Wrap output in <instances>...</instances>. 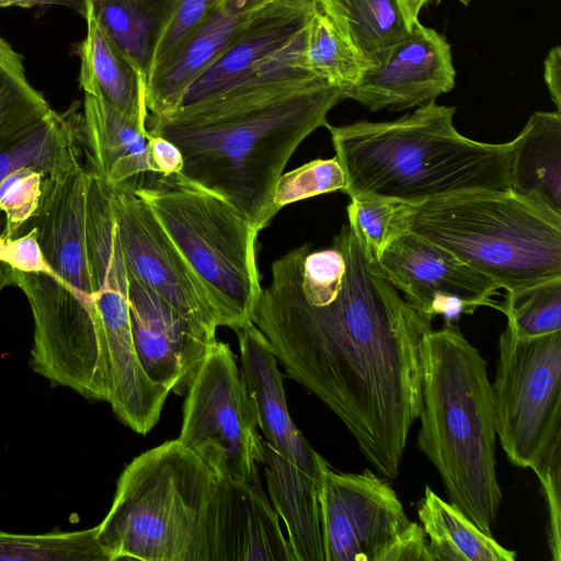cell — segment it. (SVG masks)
Masks as SVG:
<instances>
[{
	"label": "cell",
	"instance_id": "7bdbcfd3",
	"mask_svg": "<svg viewBox=\"0 0 561 561\" xmlns=\"http://www.w3.org/2000/svg\"><path fill=\"white\" fill-rule=\"evenodd\" d=\"M22 0H0V8H7L11 5L19 7Z\"/></svg>",
	"mask_w": 561,
	"mask_h": 561
},
{
	"label": "cell",
	"instance_id": "30bf717a",
	"mask_svg": "<svg viewBox=\"0 0 561 561\" xmlns=\"http://www.w3.org/2000/svg\"><path fill=\"white\" fill-rule=\"evenodd\" d=\"M34 320L30 366L55 386L108 401L107 350L95 307L81 301L57 275L14 270Z\"/></svg>",
	"mask_w": 561,
	"mask_h": 561
},
{
	"label": "cell",
	"instance_id": "4dcf8cb0",
	"mask_svg": "<svg viewBox=\"0 0 561 561\" xmlns=\"http://www.w3.org/2000/svg\"><path fill=\"white\" fill-rule=\"evenodd\" d=\"M499 310L517 336H539L561 331V277L506 293Z\"/></svg>",
	"mask_w": 561,
	"mask_h": 561
},
{
	"label": "cell",
	"instance_id": "3957f363",
	"mask_svg": "<svg viewBox=\"0 0 561 561\" xmlns=\"http://www.w3.org/2000/svg\"><path fill=\"white\" fill-rule=\"evenodd\" d=\"M454 106L435 101L390 122L325 127L346 179L343 193L416 205L474 191H508L513 142L461 135Z\"/></svg>",
	"mask_w": 561,
	"mask_h": 561
},
{
	"label": "cell",
	"instance_id": "5b68a950",
	"mask_svg": "<svg viewBox=\"0 0 561 561\" xmlns=\"http://www.w3.org/2000/svg\"><path fill=\"white\" fill-rule=\"evenodd\" d=\"M216 474L179 439L135 457L96 526L110 561H213Z\"/></svg>",
	"mask_w": 561,
	"mask_h": 561
},
{
	"label": "cell",
	"instance_id": "277c9868",
	"mask_svg": "<svg viewBox=\"0 0 561 561\" xmlns=\"http://www.w3.org/2000/svg\"><path fill=\"white\" fill-rule=\"evenodd\" d=\"M486 368L458 325L446 323L424 334L417 446L440 476L449 502L492 536L502 491Z\"/></svg>",
	"mask_w": 561,
	"mask_h": 561
},
{
	"label": "cell",
	"instance_id": "6da1fadb",
	"mask_svg": "<svg viewBox=\"0 0 561 561\" xmlns=\"http://www.w3.org/2000/svg\"><path fill=\"white\" fill-rule=\"evenodd\" d=\"M272 264L253 323L288 376L344 424L378 473L399 476L421 407V346L431 320L385 277L354 218L332 247Z\"/></svg>",
	"mask_w": 561,
	"mask_h": 561
},
{
	"label": "cell",
	"instance_id": "9c48e42d",
	"mask_svg": "<svg viewBox=\"0 0 561 561\" xmlns=\"http://www.w3.org/2000/svg\"><path fill=\"white\" fill-rule=\"evenodd\" d=\"M320 506L325 561H433L422 526L370 469L341 472L324 460Z\"/></svg>",
	"mask_w": 561,
	"mask_h": 561
},
{
	"label": "cell",
	"instance_id": "52a82bcc",
	"mask_svg": "<svg viewBox=\"0 0 561 561\" xmlns=\"http://www.w3.org/2000/svg\"><path fill=\"white\" fill-rule=\"evenodd\" d=\"M152 211L204 289L218 327L253 324L262 286L259 230L226 199L180 178L158 175L134 193Z\"/></svg>",
	"mask_w": 561,
	"mask_h": 561
},
{
	"label": "cell",
	"instance_id": "ee69618b",
	"mask_svg": "<svg viewBox=\"0 0 561 561\" xmlns=\"http://www.w3.org/2000/svg\"><path fill=\"white\" fill-rule=\"evenodd\" d=\"M266 1L270 2V1H275V0H266Z\"/></svg>",
	"mask_w": 561,
	"mask_h": 561
},
{
	"label": "cell",
	"instance_id": "60d3db41",
	"mask_svg": "<svg viewBox=\"0 0 561 561\" xmlns=\"http://www.w3.org/2000/svg\"><path fill=\"white\" fill-rule=\"evenodd\" d=\"M431 0H400L403 12L409 24L412 26L419 20L422 8ZM463 5H468L472 0H457Z\"/></svg>",
	"mask_w": 561,
	"mask_h": 561
},
{
	"label": "cell",
	"instance_id": "d6a6232c",
	"mask_svg": "<svg viewBox=\"0 0 561 561\" xmlns=\"http://www.w3.org/2000/svg\"><path fill=\"white\" fill-rule=\"evenodd\" d=\"M44 178L33 167H21L0 182V217L3 216L4 224L1 234L21 236L25 225L33 220L39 207Z\"/></svg>",
	"mask_w": 561,
	"mask_h": 561
},
{
	"label": "cell",
	"instance_id": "7402d4cb",
	"mask_svg": "<svg viewBox=\"0 0 561 561\" xmlns=\"http://www.w3.org/2000/svg\"><path fill=\"white\" fill-rule=\"evenodd\" d=\"M84 19L87 35L76 51L81 60L80 87L147 128L146 80L105 35L87 4Z\"/></svg>",
	"mask_w": 561,
	"mask_h": 561
},
{
	"label": "cell",
	"instance_id": "f35d334b",
	"mask_svg": "<svg viewBox=\"0 0 561 561\" xmlns=\"http://www.w3.org/2000/svg\"><path fill=\"white\" fill-rule=\"evenodd\" d=\"M543 79L551 99L561 112V48L554 46L543 61Z\"/></svg>",
	"mask_w": 561,
	"mask_h": 561
},
{
	"label": "cell",
	"instance_id": "9a60e30c",
	"mask_svg": "<svg viewBox=\"0 0 561 561\" xmlns=\"http://www.w3.org/2000/svg\"><path fill=\"white\" fill-rule=\"evenodd\" d=\"M133 341L148 378L169 392L185 394L216 343L127 271Z\"/></svg>",
	"mask_w": 561,
	"mask_h": 561
},
{
	"label": "cell",
	"instance_id": "74e56055",
	"mask_svg": "<svg viewBox=\"0 0 561 561\" xmlns=\"http://www.w3.org/2000/svg\"><path fill=\"white\" fill-rule=\"evenodd\" d=\"M149 154L157 174L164 178L180 174L183 168V157L172 141L149 133Z\"/></svg>",
	"mask_w": 561,
	"mask_h": 561
},
{
	"label": "cell",
	"instance_id": "ab89813d",
	"mask_svg": "<svg viewBox=\"0 0 561 561\" xmlns=\"http://www.w3.org/2000/svg\"><path fill=\"white\" fill-rule=\"evenodd\" d=\"M38 4H59V5H65V7H68L70 9H72L73 11H76L77 13H79L80 15H82L84 18V14H85V3H84V0H22V2L20 3V8H32L34 5H38Z\"/></svg>",
	"mask_w": 561,
	"mask_h": 561
},
{
	"label": "cell",
	"instance_id": "f1b7e54d",
	"mask_svg": "<svg viewBox=\"0 0 561 561\" xmlns=\"http://www.w3.org/2000/svg\"><path fill=\"white\" fill-rule=\"evenodd\" d=\"M304 60L312 75L342 93L368 68L317 2L306 30Z\"/></svg>",
	"mask_w": 561,
	"mask_h": 561
},
{
	"label": "cell",
	"instance_id": "d590c367",
	"mask_svg": "<svg viewBox=\"0 0 561 561\" xmlns=\"http://www.w3.org/2000/svg\"><path fill=\"white\" fill-rule=\"evenodd\" d=\"M548 508V545L553 561L561 559V451L553 454L534 470Z\"/></svg>",
	"mask_w": 561,
	"mask_h": 561
},
{
	"label": "cell",
	"instance_id": "2e32d148",
	"mask_svg": "<svg viewBox=\"0 0 561 561\" xmlns=\"http://www.w3.org/2000/svg\"><path fill=\"white\" fill-rule=\"evenodd\" d=\"M314 8L316 0L265 3L184 91L176 108L215 99L251 78L307 27Z\"/></svg>",
	"mask_w": 561,
	"mask_h": 561
},
{
	"label": "cell",
	"instance_id": "83f0119b",
	"mask_svg": "<svg viewBox=\"0 0 561 561\" xmlns=\"http://www.w3.org/2000/svg\"><path fill=\"white\" fill-rule=\"evenodd\" d=\"M28 81L23 56L0 35V147L13 141L51 113Z\"/></svg>",
	"mask_w": 561,
	"mask_h": 561
},
{
	"label": "cell",
	"instance_id": "f546056e",
	"mask_svg": "<svg viewBox=\"0 0 561 561\" xmlns=\"http://www.w3.org/2000/svg\"><path fill=\"white\" fill-rule=\"evenodd\" d=\"M0 561H110L96 526L72 531L13 534L0 529Z\"/></svg>",
	"mask_w": 561,
	"mask_h": 561
},
{
	"label": "cell",
	"instance_id": "7a4b0ae2",
	"mask_svg": "<svg viewBox=\"0 0 561 561\" xmlns=\"http://www.w3.org/2000/svg\"><path fill=\"white\" fill-rule=\"evenodd\" d=\"M306 30L230 91L147 121L181 151L178 178L226 199L259 231L277 214L273 192L287 162L344 100L306 67Z\"/></svg>",
	"mask_w": 561,
	"mask_h": 561
},
{
	"label": "cell",
	"instance_id": "8fae6325",
	"mask_svg": "<svg viewBox=\"0 0 561 561\" xmlns=\"http://www.w3.org/2000/svg\"><path fill=\"white\" fill-rule=\"evenodd\" d=\"M185 394L178 439L218 477H259L256 410L228 344L216 341Z\"/></svg>",
	"mask_w": 561,
	"mask_h": 561
},
{
	"label": "cell",
	"instance_id": "ba28073f",
	"mask_svg": "<svg viewBox=\"0 0 561 561\" xmlns=\"http://www.w3.org/2000/svg\"><path fill=\"white\" fill-rule=\"evenodd\" d=\"M492 386L496 435L510 461L534 470L561 451V331L500 335Z\"/></svg>",
	"mask_w": 561,
	"mask_h": 561
},
{
	"label": "cell",
	"instance_id": "cb8c5ba5",
	"mask_svg": "<svg viewBox=\"0 0 561 561\" xmlns=\"http://www.w3.org/2000/svg\"><path fill=\"white\" fill-rule=\"evenodd\" d=\"M110 41L147 81L176 0H84Z\"/></svg>",
	"mask_w": 561,
	"mask_h": 561
},
{
	"label": "cell",
	"instance_id": "603a6c76",
	"mask_svg": "<svg viewBox=\"0 0 561 561\" xmlns=\"http://www.w3.org/2000/svg\"><path fill=\"white\" fill-rule=\"evenodd\" d=\"M512 142L510 190L561 215V112H535Z\"/></svg>",
	"mask_w": 561,
	"mask_h": 561
},
{
	"label": "cell",
	"instance_id": "4fadbf2b",
	"mask_svg": "<svg viewBox=\"0 0 561 561\" xmlns=\"http://www.w3.org/2000/svg\"><path fill=\"white\" fill-rule=\"evenodd\" d=\"M127 271L193 324L216 334L215 311L201 284L147 204L111 190Z\"/></svg>",
	"mask_w": 561,
	"mask_h": 561
},
{
	"label": "cell",
	"instance_id": "8992f818",
	"mask_svg": "<svg viewBox=\"0 0 561 561\" xmlns=\"http://www.w3.org/2000/svg\"><path fill=\"white\" fill-rule=\"evenodd\" d=\"M392 229L443 248L506 293L561 277V215L511 190L397 203Z\"/></svg>",
	"mask_w": 561,
	"mask_h": 561
},
{
	"label": "cell",
	"instance_id": "5bb4252c",
	"mask_svg": "<svg viewBox=\"0 0 561 561\" xmlns=\"http://www.w3.org/2000/svg\"><path fill=\"white\" fill-rule=\"evenodd\" d=\"M455 79L450 45L417 20L386 59L368 67L343 96L373 112L400 111L435 101L455 87Z\"/></svg>",
	"mask_w": 561,
	"mask_h": 561
},
{
	"label": "cell",
	"instance_id": "e575fe53",
	"mask_svg": "<svg viewBox=\"0 0 561 561\" xmlns=\"http://www.w3.org/2000/svg\"><path fill=\"white\" fill-rule=\"evenodd\" d=\"M397 202L369 195L351 197L347 215L352 216L362 230L368 245L378 257L393 236V218Z\"/></svg>",
	"mask_w": 561,
	"mask_h": 561
},
{
	"label": "cell",
	"instance_id": "4316f807",
	"mask_svg": "<svg viewBox=\"0 0 561 561\" xmlns=\"http://www.w3.org/2000/svg\"><path fill=\"white\" fill-rule=\"evenodd\" d=\"M80 121L77 106L64 114L51 111L33 128L0 147V182L21 167L57 176L79 163ZM2 222L0 217V227Z\"/></svg>",
	"mask_w": 561,
	"mask_h": 561
},
{
	"label": "cell",
	"instance_id": "b9f144b4",
	"mask_svg": "<svg viewBox=\"0 0 561 561\" xmlns=\"http://www.w3.org/2000/svg\"><path fill=\"white\" fill-rule=\"evenodd\" d=\"M14 270L5 263L0 262V293L8 286L14 285Z\"/></svg>",
	"mask_w": 561,
	"mask_h": 561
},
{
	"label": "cell",
	"instance_id": "8d00e7d4",
	"mask_svg": "<svg viewBox=\"0 0 561 561\" xmlns=\"http://www.w3.org/2000/svg\"><path fill=\"white\" fill-rule=\"evenodd\" d=\"M0 262L16 271L56 275L42 253L35 227L14 238L0 233Z\"/></svg>",
	"mask_w": 561,
	"mask_h": 561
},
{
	"label": "cell",
	"instance_id": "e0dca14e",
	"mask_svg": "<svg viewBox=\"0 0 561 561\" xmlns=\"http://www.w3.org/2000/svg\"><path fill=\"white\" fill-rule=\"evenodd\" d=\"M213 561H295L260 476L215 478Z\"/></svg>",
	"mask_w": 561,
	"mask_h": 561
},
{
	"label": "cell",
	"instance_id": "ffe728a7",
	"mask_svg": "<svg viewBox=\"0 0 561 561\" xmlns=\"http://www.w3.org/2000/svg\"><path fill=\"white\" fill-rule=\"evenodd\" d=\"M266 0H224L146 84L149 115L171 113L184 91L225 51Z\"/></svg>",
	"mask_w": 561,
	"mask_h": 561
},
{
	"label": "cell",
	"instance_id": "7c38bea8",
	"mask_svg": "<svg viewBox=\"0 0 561 561\" xmlns=\"http://www.w3.org/2000/svg\"><path fill=\"white\" fill-rule=\"evenodd\" d=\"M377 262L404 300L431 321L444 316L446 323H453L482 306L499 309L493 299L501 289L496 282L409 231H397Z\"/></svg>",
	"mask_w": 561,
	"mask_h": 561
},
{
	"label": "cell",
	"instance_id": "ac0fdd59",
	"mask_svg": "<svg viewBox=\"0 0 561 561\" xmlns=\"http://www.w3.org/2000/svg\"><path fill=\"white\" fill-rule=\"evenodd\" d=\"M90 174L110 190L135 193L158 175L149 154V131L101 96L84 93L79 127Z\"/></svg>",
	"mask_w": 561,
	"mask_h": 561
},
{
	"label": "cell",
	"instance_id": "1f68e13d",
	"mask_svg": "<svg viewBox=\"0 0 561 561\" xmlns=\"http://www.w3.org/2000/svg\"><path fill=\"white\" fill-rule=\"evenodd\" d=\"M346 184L344 170L336 157L316 159L299 168L282 173L273 192V207L276 213L291 203L335 191H343Z\"/></svg>",
	"mask_w": 561,
	"mask_h": 561
},
{
	"label": "cell",
	"instance_id": "44dd1931",
	"mask_svg": "<svg viewBox=\"0 0 561 561\" xmlns=\"http://www.w3.org/2000/svg\"><path fill=\"white\" fill-rule=\"evenodd\" d=\"M257 463L264 467L271 503L285 522L295 561H325L321 481L287 460L261 436Z\"/></svg>",
	"mask_w": 561,
	"mask_h": 561
},
{
	"label": "cell",
	"instance_id": "836d02e7",
	"mask_svg": "<svg viewBox=\"0 0 561 561\" xmlns=\"http://www.w3.org/2000/svg\"><path fill=\"white\" fill-rule=\"evenodd\" d=\"M222 1L176 0L172 14L158 42L150 77L172 59L192 33Z\"/></svg>",
	"mask_w": 561,
	"mask_h": 561
},
{
	"label": "cell",
	"instance_id": "d6986e66",
	"mask_svg": "<svg viewBox=\"0 0 561 561\" xmlns=\"http://www.w3.org/2000/svg\"><path fill=\"white\" fill-rule=\"evenodd\" d=\"M236 333L241 354V375L254 401L257 425L265 442L321 481L325 459L307 442L289 415L284 375L277 367L271 344L254 323Z\"/></svg>",
	"mask_w": 561,
	"mask_h": 561
},
{
	"label": "cell",
	"instance_id": "d4e9b609",
	"mask_svg": "<svg viewBox=\"0 0 561 561\" xmlns=\"http://www.w3.org/2000/svg\"><path fill=\"white\" fill-rule=\"evenodd\" d=\"M368 67L411 32L400 0H316Z\"/></svg>",
	"mask_w": 561,
	"mask_h": 561
},
{
	"label": "cell",
	"instance_id": "484cf974",
	"mask_svg": "<svg viewBox=\"0 0 561 561\" xmlns=\"http://www.w3.org/2000/svg\"><path fill=\"white\" fill-rule=\"evenodd\" d=\"M417 517L433 561H514L516 552L483 533L459 507L426 485Z\"/></svg>",
	"mask_w": 561,
	"mask_h": 561
}]
</instances>
